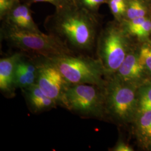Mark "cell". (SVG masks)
Instances as JSON below:
<instances>
[{
    "label": "cell",
    "instance_id": "6da1fadb",
    "mask_svg": "<svg viewBox=\"0 0 151 151\" xmlns=\"http://www.w3.org/2000/svg\"><path fill=\"white\" fill-rule=\"evenodd\" d=\"M45 27L74 52H88L93 47L96 22L90 11L78 0L57 9L54 15L47 17Z\"/></svg>",
    "mask_w": 151,
    "mask_h": 151
},
{
    "label": "cell",
    "instance_id": "7a4b0ae2",
    "mask_svg": "<svg viewBox=\"0 0 151 151\" xmlns=\"http://www.w3.org/2000/svg\"><path fill=\"white\" fill-rule=\"evenodd\" d=\"M1 37L22 52L54 58L75 54L60 39L52 34L18 29L6 22L1 29Z\"/></svg>",
    "mask_w": 151,
    "mask_h": 151
},
{
    "label": "cell",
    "instance_id": "3957f363",
    "mask_svg": "<svg viewBox=\"0 0 151 151\" xmlns=\"http://www.w3.org/2000/svg\"><path fill=\"white\" fill-rule=\"evenodd\" d=\"M139 86L115 74L108 77L104 87L106 115L121 123L134 120L138 113Z\"/></svg>",
    "mask_w": 151,
    "mask_h": 151
},
{
    "label": "cell",
    "instance_id": "277c9868",
    "mask_svg": "<svg viewBox=\"0 0 151 151\" xmlns=\"http://www.w3.org/2000/svg\"><path fill=\"white\" fill-rule=\"evenodd\" d=\"M51 60L70 85L91 84L104 88L106 80L103 65L98 59L70 54Z\"/></svg>",
    "mask_w": 151,
    "mask_h": 151
},
{
    "label": "cell",
    "instance_id": "5b68a950",
    "mask_svg": "<svg viewBox=\"0 0 151 151\" xmlns=\"http://www.w3.org/2000/svg\"><path fill=\"white\" fill-rule=\"evenodd\" d=\"M65 109L82 117L103 119L106 115L104 88L91 84L70 85L65 95Z\"/></svg>",
    "mask_w": 151,
    "mask_h": 151
},
{
    "label": "cell",
    "instance_id": "8992f818",
    "mask_svg": "<svg viewBox=\"0 0 151 151\" xmlns=\"http://www.w3.org/2000/svg\"><path fill=\"white\" fill-rule=\"evenodd\" d=\"M129 52L123 29L110 26L104 31L99 41L97 59L103 65L106 77L116 72Z\"/></svg>",
    "mask_w": 151,
    "mask_h": 151
},
{
    "label": "cell",
    "instance_id": "52a82bcc",
    "mask_svg": "<svg viewBox=\"0 0 151 151\" xmlns=\"http://www.w3.org/2000/svg\"><path fill=\"white\" fill-rule=\"evenodd\" d=\"M38 73L37 84L58 106L65 107V95L70 84L65 80L50 58L37 56Z\"/></svg>",
    "mask_w": 151,
    "mask_h": 151
},
{
    "label": "cell",
    "instance_id": "ba28073f",
    "mask_svg": "<svg viewBox=\"0 0 151 151\" xmlns=\"http://www.w3.org/2000/svg\"><path fill=\"white\" fill-rule=\"evenodd\" d=\"M38 73L37 56L22 52L15 68V83L16 88L22 90L35 84Z\"/></svg>",
    "mask_w": 151,
    "mask_h": 151
},
{
    "label": "cell",
    "instance_id": "9c48e42d",
    "mask_svg": "<svg viewBox=\"0 0 151 151\" xmlns=\"http://www.w3.org/2000/svg\"><path fill=\"white\" fill-rule=\"evenodd\" d=\"M22 52H17L0 60V91L2 95L12 99L16 95L15 68Z\"/></svg>",
    "mask_w": 151,
    "mask_h": 151
},
{
    "label": "cell",
    "instance_id": "30bf717a",
    "mask_svg": "<svg viewBox=\"0 0 151 151\" xmlns=\"http://www.w3.org/2000/svg\"><path fill=\"white\" fill-rule=\"evenodd\" d=\"M22 90L28 109L32 114L42 113L58 106L53 99L44 93L37 83Z\"/></svg>",
    "mask_w": 151,
    "mask_h": 151
},
{
    "label": "cell",
    "instance_id": "8fae6325",
    "mask_svg": "<svg viewBox=\"0 0 151 151\" xmlns=\"http://www.w3.org/2000/svg\"><path fill=\"white\" fill-rule=\"evenodd\" d=\"M145 70L140 62L139 54L129 51L115 75L125 82L139 84L144 77Z\"/></svg>",
    "mask_w": 151,
    "mask_h": 151
},
{
    "label": "cell",
    "instance_id": "7c38bea8",
    "mask_svg": "<svg viewBox=\"0 0 151 151\" xmlns=\"http://www.w3.org/2000/svg\"><path fill=\"white\" fill-rule=\"evenodd\" d=\"M6 22L22 30L41 32L33 20L29 8L25 5L14 6L7 15Z\"/></svg>",
    "mask_w": 151,
    "mask_h": 151
},
{
    "label": "cell",
    "instance_id": "4fadbf2b",
    "mask_svg": "<svg viewBox=\"0 0 151 151\" xmlns=\"http://www.w3.org/2000/svg\"><path fill=\"white\" fill-rule=\"evenodd\" d=\"M134 120L140 138L150 143L151 139V110L138 112Z\"/></svg>",
    "mask_w": 151,
    "mask_h": 151
},
{
    "label": "cell",
    "instance_id": "5bb4252c",
    "mask_svg": "<svg viewBox=\"0 0 151 151\" xmlns=\"http://www.w3.org/2000/svg\"><path fill=\"white\" fill-rule=\"evenodd\" d=\"M146 13L145 7L138 0H130L128 5H127L125 14L129 20L145 17Z\"/></svg>",
    "mask_w": 151,
    "mask_h": 151
},
{
    "label": "cell",
    "instance_id": "9a60e30c",
    "mask_svg": "<svg viewBox=\"0 0 151 151\" xmlns=\"http://www.w3.org/2000/svg\"><path fill=\"white\" fill-rule=\"evenodd\" d=\"M138 108L143 105L151 103V81L144 82L138 87Z\"/></svg>",
    "mask_w": 151,
    "mask_h": 151
},
{
    "label": "cell",
    "instance_id": "2e32d148",
    "mask_svg": "<svg viewBox=\"0 0 151 151\" xmlns=\"http://www.w3.org/2000/svg\"><path fill=\"white\" fill-rule=\"evenodd\" d=\"M139 54L142 65L146 70L151 72V44L144 45L140 49Z\"/></svg>",
    "mask_w": 151,
    "mask_h": 151
},
{
    "label": "cell",
    "instance_id": "e0dca14e",
    "mask_svg": "<svg viewBox=\"0 0 151 151\" xmlns=\"http://www.w3.org/2000/svg\"><path fill=\"white\" fill-rule=\"evenodd\" d=\"M151 32V21L146 19L135 32L133 34L140 38H146L149 35Z\"/></svg>",
    "mask_w": 151,
    "mask_h": 151
},
{
    "label": "cell",
    "instance_id": "ac0fdd59",
    "mask_svg": "<svg viewBox=\"0 0 151 151\" xmlns=\"http://www.w3.org/2000/svg\"><path fill=\"white\" fill-rule=\"evenodd\" d=\"M109 5L112 13L116 17H120L125 14L127 6L123 5L114 0H109Z\"/></svg>",
    "mask_w": 151,
    "mask_h": 151
},
{
    "label": "cell",
    "instance_id": "d6986e66",
    "mask_svg": "<svg viewBox=\"0 0 151 151\" xmlns=\"http://www.w3.org/2000/svg\"><path fill=\"white\" fill-rule=\"evenodd\" d=\"M146 18L145 17H137L133 19L132 20H128L127 22L126 27L127 30L130 34H133L135 31L140 27L142 23L145 22Z\"/></svg>",
    "mask_w": 151,
    "mask_h": 151
},
{
    "label": "cell",
    "instance_id": "ffe728a7",
    "mask_svg": "<svg viewBox=\"0 0 151 151\" xmlns=\"http://www.w3.org/2000/svg\"><path fill=\"white\" fill-rule=\"evenodd\" d=\"M16 1L13 0H0V16L3 18L11 11Z\"/></svg>",
    "mask_w": 151,
    "mask_h": 151
},
{
    "label": "cell",
    "instance_id": "44dd1931",
    "mask_svg": "<svg viewBox=\"0 0 151 151\" xmlns=\"http://www.w3.org/2000/svg\"><path fill=\"white\" fill-rule=\"evenodd\" d=\"M81 5L87 9L93 10L96 9L99 6L105 2V0H78Z\"/></svg>",
    "mask_w": 151,
    "mask_h": 151
},
{
    "label": "cell",
    "instance_id": "7402d4cb",
    "mask_svg": "<svg viewBox=\"0 0 151 151\" xmlns=\"http://www.w3.org/2000/svg\"><path fill=\"white\" fill-rule=\"evenodd\" d=\"M32 2H48L55 6L56 9L68 5L73 0H32Z\"/></svg>",
    "mask_w": 151,
    "mask_h": 151
},
{
    "label": "cell",
    "instance_id": "603a6c76",
    "mask_svg": "<svg viewBox=\"0 0 151 151\" xmlns=\"http://www.w3.org/2000/svg\"><path fill=\"white\" fill-rule=\"evenodd\" d=\"M114 151H133V148L125 143L123 140H119L111 150Z\"/></svg>",
    "mask_w": 151,
    "mask_h": 151
},
{
    "label": "cell",
    "instance_id": "cb8c5ba5",
    "mask_svg": "<svg viewBox=\"0 0 151 151\" xmlns=\"http://www.w3.org/2000/svg\"><path fill=\"white\" fill-rule=\"evenodd\" d=\"M115 1L118 2L119 4L127 6V1L126 0H114Z\"/></svg>",
    "mask_w": 151,
    "mask_h": 151
},
{
    "label": "cell",
    "instance_id": "d4e9b609",
    "mask_svg": "<svg viewBox=\"0 0 151 151\" xmlns=\"http://www.w3.org/2000/svg\"><path fill=\"white\" fill-rule=\"evenodd\" d=\"M150 145H151V140H150Z\"/></svg>",
    "mask_w": 151,
    "mask_h": 151
},
{
    "label": "cell",
    "instance_id": "484cf974",
    "mask_svg": "<svg viewBox=\"0 0 151 151\" xmlns=\"http://www.w3.org/2000/svg\"><path fill=\"white\" fill-rule=\"evenodd\" d=\"M13 1H17V0H13Z\"/></svg>",
    "mask_w": 151,
    "mask_h": 151
}]
</instances>
